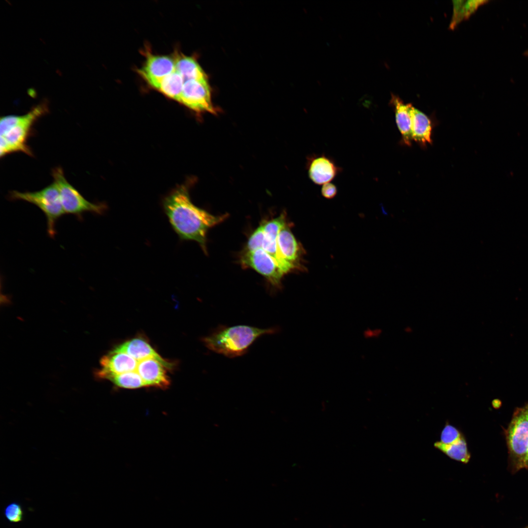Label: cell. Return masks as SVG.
<instances>
[{"label":"cell","mask_w":528,"mask_h":528,"mask_svg":"<svg viewBox=\"0 0 528 528\" xmlns=\"http://www.w3.org/2000/svg\"><path fill=\"white\" fill-rule=\"evenodd\" d=\"M162 205L172 227L179 239L196 242L205 253L207 231L227 216H214L195 205L185 185L177 187L166 196Z\"/></svg>","instance_id":"cell-1"},{"label":"cell","mask_w":528,"mask_h":528,"mask_svg":"<svg viewBox=\"0 0 528 528\" xmlns=\"http://www.w3.org/2000/svg\"><path fill=\"white\" fill-rule=\"evenodd\" d=\"M278 328L262 329L247 325H219L201 341L210 351L228 358L245 354L250 346L264 335L278 332Z\"/></svg>","instance_id":"cell-2"},{"label":"cell","mask_w":528,"mask_h":528,"mask_svg":"<svg viewBox=\"0 0 528 528\" xmlns=\"http://www.w3.org/2000/svg\"><path fill=\"white\" fill-rule=\"evenodd\" d=\"M49 111L46 99L33 107L22 115H10L0 119V156L22 152L33 156L32 150L27 144L32 133V127L37 120Z\"/></svg>","instance_id":"cell-3"},{"label":"cell","mask_w":528,"mask_h":528,"mask_svg":"<svg viewBox=\"0 0 528 528\" xmlns=\"http://www.w3.org/2000/svg\"><path fill=\"white\" fill-rule=\"evenodd\" d=\"M505 434L511 469L517 472L526 468L528 453V404L516 408Z\"/></svg>","instance_id":"cell-4"},{"label":"cell","mask_w":528,"mask_h":528,"mask_svg":"<svg viewBox=\"0 0 528 528\" xmlns=\"http://www.w3.org/2000/svg\"><path fill=\"white\" fill-rule=\"evenodd\" d=\"M8 198L11 200L25 201L40 208L46 219L48 235L51 238H54L56 234V221L66 213L61 203L58 188L54 181L38 191H12L9 192Z\"/></svg>","instance_id":"cell-5"},{"label":"cell","mask_w":528,"mask_h":528,"mask_svg":"<svg viewBox=\"0 0 528 528\" xmlns=\"http://www.w3.org/2000/svg\"><path fill=\"white\" fill-rule=\"evenodd\" d=\"M51 175L58 188L61 203L66 214L73 215L79 220L86 212L102 215L107 206L102 203H92L84 198L66 179L63 170L57 167L52 170Z\"/></svg>","instance_id":"cell-6"},{"label":"cell","mask_w":528,"mask_h":528,"mask_svg":"<svg viewBox=\"0 0 528 528\" xmlns=\"http://www.w3.org/2000/svg\"><path fill=\"white\" fill-rule=\"evenodd\" d=\"M241 263L243 266L252 268L264 276L273 287H281L282 279L285 273L276 261L263 249L245 250Z\"/></svg>","instance_id":"cell-7"},{"label":"cell","mask_w":528,"mask_h":528,"mask_svg":"<svg viewBox=\"0 0 528 528\" xmlns=\"http://www.w3.org/2000/svg\"><path fill=\"white\" fill-rule=\"evenodd\" d=\"M178 102L196 112L216 113L208 79L185 81Z\"/></svg>","instance_id":"cell-8"},{"label":"cell","mask_w":528,"mask_h":528,"mask_svg":"<svg viewBox=\"0 0 528 528\" xmlns=\"http://www.w3.org/2000/svg\"><path fill=\"white\" fill-rule=\"evenodd\" d=\"M146 55V60L138 72L150 86L157 89L161 80L175 70V58L149 53Z\"/></svg>","instance_id":"cell-9"},{"label":"cell","mask_w":528,"mask_h":528,"mask_svg":"<svg viewBox=\"0 0 528 528\" xmlns=\"http://www.w3.org/2000/svg\"><path fill=\"white\" fill-rule=\"evenodd\" d=\"M306 168L309 178L317 185L330 182L342 171L333 158L324 154L309 155L307 158Z\"/></svg>","instance_id":"cell-10"},{"label":"cell","mask_w":528,"mask_h":528,"mask_svg":"<svg viewBox=\"0 0 528 528\" xmlns=\"http://www.w3.org/2000/svg\"><path fill=\"white\" fill-rule=\"evenodd\" d=\"M277 241L279 252L284 260L295 270H305L306 268L302 264L305 250L287 225L281 229Z\"/></svg>","instance_id":"cell-11"},{"label":"cell","mask_w":528,"mask_h":528,"mask_svg":"<svg viewBox=\"0 0 528 528\" xmlns=\"http://www.w3.org/2000/svg\"><path fill=\"white\" fill-rule=\"evenodd\" d=\"M138 362L133 357L124 352L113 350L104 356L100 361L101 368L96 373L99 378H104L110 374H120L134 371Z\"/></svg>","instance_id":"cell-12"},{"label":"cell","mask_w":528,"mask_h":528,"mask_svg":"<svg viewBox=\"0 0 528 528\" xmlns=\"http://www.w3.org/2000/svg\"><path fill=\"white\" fill-rule=\"evenodd\" d=\"M113 350L125 352L139 361L153 358L159 361L168 370H172L174 368L173 363L163 358L153 348L148 340L140 336L128 340L116 346Z\"/></svg>","instance_id":"cell-13"},{"label":"cell","mask_w":528,"mask_h":528,"mask_svg":"<svg viewBox=\"0 0 528 528\" xmlns=\"http://www.w3.org/2000/svg\"><path fill=\"white\" fill-rule=\"evenodd\" d=\"M167 368L159 361L148 358L139 361L136 372L142 378L146 387L154 386L165 389L170 381L167 374Z\"/></svg>","instance_id":"cell-14"},{"label":"cell","mask_w":528,"mask_h":528,"mask_svg":"<svg viewBox=\"0 0 528 528\" xmlns=\"http://www.w3.org/2000/svg\"><path fill=\"white\" fill-rule=\"evenodd\" d=\"M390 103L394 108L396 121L403 142L410 145L412 140L411 132V104H404L397 96L392 94Z\"/></svg>","instance_id":"cell-15"},{"label":"cell","mask_w":528,"mask_h":528,"mask_svg":"<svg viewBox=\"0 0 528 528\" xmlns=\"http://www.w3.org/2000/svg\"><path fill=\"white\" fill-rule=\"evenodd\" d=\"M410 114L412 140L424 145L431 143L432 124L430 119L412 105Z\"/></svg>","instance_id":"cell-16"},{"label":"cell","mask_w":528,"mask_h":528,"mask_svg":"<svg viewBox=\"0 0 528 528\" xmlns=\"http://www.w3.org/2000/svg\"><path fill=\"white\" fill-rule=\"evenodd\" d=\"M175 63L176 70L182 76L184 82L190 79H208L203 69L192 57L177 54Z\"/></svg>","instance_id":"cell-17"},{"label":"cell","mask_w":528,"mask_h":528,"mask_svg":"<svg viewBox=\"0 0 528 528\" xmlns=\"http://www.w3.org/2000/svg\"><path fill=\"white\" fill-rule=\"evenodd\" d=\"M488 0H454L453 14L449 27L454 29L462 21L468 19L482 5Z\"/></svg>","instance_id":"cell-18"},{"label":"cell","mask_w":528,"mask_h":528,"mask_svg":"<svg viewBox=\"0 0 528 528\" xmlns=\"http://www.w3.org/2000/svg\"><path fill=\"white\" fill-rule=\"evenodd\" d=\"M434 446L453 460L463 463H467L470 460L471 455L464 436L456 442L450 444L436 441Z\"/></svg>","instance_id":"cell-19"},{"label":"cell","mask_w":528,"mask_h":528,"mask_svg":"<svg viewBox=\"0 0 528 528\" xmlns=\"http://www.w3.org/2000/svg\"><path fill=\"white\" fill-rule=\"evenodd\" d=\"M184 83L183 78L175 69L173 72L161 80L156 90L178 102Z\"/></svg>","instance_id":"cell-20"},{"label":"cell","mask_w":528,"mask_h":528,"mask_svg":"<svg viewBox=\"0 0 528 528\" xmlns=\"http://www.w3.org/2000/svg\"><path fill=\"white\" fill-rule=\"evenodd\" d=\"M104 379L110 380L120 388L136 389L146 387L142 378L135 371L110 374L106 376Z\"/></svg>","instance_id":"cell-21"},{"label":"cell","mask_w":528,"mask_h":528,"mask_svg":"<svg viewBox=\"0 0 528 528\" xmlns=\"http://www.w3.org/2000/svg\"><path fill=\"white\" fill-rule=\"evenodd\" d=\"M4 516L10 523L15 524L22 522L24 517V511L22 505L18 502H13L8 504L4 508Z\"/></svg>","instance_id":"cell-22"},{"label":"cell","mask_w":528,"mask_h":528,"mask_svg":"<svg viewBox=\"0 0 528 528\" xmlns=\"http://www.w3.org/2000/svg\"><path fill=\"white\" fill-rule=\"evenodd\" d=\"M463 435L460 430L447 423L441 431L440 441L445 444H450L456 442Z\"/></svg>","instance_id":"cell-23"},{"label":"cell","mask_w":528,"mask_h":528,"mask_svg":"<svg viewBox=\"0 0 528 528\" xmlns=\"http://www.w3.org/2000/svg\"><path fill=\"white\" fill-rule=\"evenodd\" d=\"M264 237V232L261 224L250 236L245 250L252 251L261 248Z\"/></svg>","instance_id":"cell-24"},{"label":"cell","mask_w":528,"mask_h":528,"mask_svg":"<svg viewBox=\"0 0 528 528\" xmlns=\"http://www.w3.org/2000/svg\"><path fill=\"white\" fill-rule=\"evenodd\" d=\"M321 192L325 198L332 199L337 195V188L335 184L328 182L323 185Z\"/></svg>","instance_id":"cell-25"},{"label":"cell","mask_w":528,"mask_h":528,"mask_svg":"<svg viewBox=\"0 0 528 528\" xmlns=\"http://www.w3.org/2000/svg\"><path fill=\"white\" fill-rule=\"evenodd\" d=\"M526 468H527V469L528 468V456H527L526 463Z\"/></svg>","instance_id":"cell-26"},{"label":"cell","mask_w":528,"mask_h":528,"mask_svg":"<svg viewBox=\"0 0 528 528\" xmlns=\"http://www.w3.org/2000/svg\"><path fill=\"white\" fill-rule=\"evenodd\" d=\"M525 54L528 56V50L525 53Z\"/></svg>","instance_id":"cell-27"},{"label":"cell","mask_w":528,"mask_h":528,"mask_svg":"<svg viewBox=\"0 0 528 528\" xmlns=\"http://www.w3.org/2000/svg\"><path fill=\"white\" fill-rule=\"evenodd\" d=\"M525 528H528V526L527 527Z\"/></svg>","instance_id":"cell-28"}]
</instances>
